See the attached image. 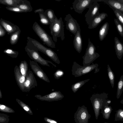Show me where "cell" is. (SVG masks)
<instances>
[{"mask_svg":"<svg viewBox=\"0 0 123 123\" xmlns=\"http://www.w3.org/2000/svg\"><path fill=\"white\" fill-rule=\"evenodd\" d=\"M3 52L11 57L14 58H17L19 54L18 51L10 48L6 49L4 50Z\"/></svg>","mask_w":123,"mask_h":123,"instance_id":"cell-31","label":"cell"},{"mask_svg":"<svg viewBox=\"0 0 123 123\" xmlns=\"http://www.w3.org/2000/svg\"><path fill=\"white\" fill-rule=\"evenodd\" d=\"M91 115L88 112L87 107L84 105L79 106L74 113V118L76 123H88Z\"/></svg>","mask_w":123,"mask_h":123,"instance_id":"cell-7","label":"cell"},{"mask_svg":"<svg viewBox=\"0 0 123 123\" xmlns=\"http://www.w3.org/2000/svg\"><path fill=\"white\" fill-rule=\"evenodd\" d=\"M117 0L119 2L121 3H123V0Z\"/></svg>","mask_w":123,"mask_h":123,"instance_id":"cell-43","label":"cell"},{"mask_svg":"<svg viewBox=\"0 0 123 123\" xmlns=\"http://www.w3.org/2000/svg\"><path fill=\"white\" fill-rule=\"evenodd\" d=\"M25 50L29 57L34 61L38 62L44 66L50 67L49 63L52 64L55 67L56 66L51 62L45 60L43 58L39 53L38 51L32 49H29L26 47H25Z\"/></svg>","mask_w":123,"mask_h":123,"instance_id":"cell-8","label":"cell"},{"mask_svg":"<svg viewBox=\"0 0 123 123\" xmlns=\"http://www.w3.org/2000/svg\"><path fill=\"white\" fill-rule=\"evenodd\" d=\"M5 108V106L3 105H1L0 107V109H4Z\"/></svg>","mask_w":123,"mask_h":123,"instance_id":"cell-40","label":"cell"},{"mask_svg":"<svg viewBox=\"0 0 123 123\" xmlns=\"http://www.w3.org/2000/svg\"><path fill=\"white\" fill-rule=\"evenodd\" d=\"M21 31L20 29L10 35V42L12 45L16 44L19 39Z\"/></svg>","mask_w":123,"mask_h":123,"instance_id":"cell-26","label":"cell"},{"mask_svg":"<svg viewBox=\"0 0 123 123\" xmlns=\"http://www.w3.org/2000/svg\"><path fill=\"white\" fill-rule=\"evenodd\" d=\"M99 5L97 1L94 2L90 6L89 9L85 15V20L89 25L91 21L99 13Z\"/></svg>","mask_w":123,"mask_h":123,"instance_id":"cell-11","label":"cell"},{"mask_svg":"<svg viewBox=\"0 0 123 123\" xmlns=\"http://www.w3.org/2000/svg\"><path fill=\"white\" fill-rule=\"evenodd\" d=\"M107 71L110 83L112 88H113L114 84L115 75L109 64L107 65Z\"/></svg>","mask_w":123,"mask_h":123,"instance_id":"cell-30","label":"cell"},{"mask_svg":"<svg viewBox=\"0 0 123 123\" xmlns=\"http://www.w3.org/2000/svg\"><path fill=\"white\" fill-rule=\"evenodd\" d=\"M2 92L0 90V98H2Z\"/></svg>","mask_w":123,"mask_h":123,"instance_id":"cell-42","label":"cell"},{"mask_svg":"<svg viewBox=\"0 0 123 123\" xmlns=\"http://www.w3.org/2000/svg\"><path fill=\"white\" fill-rule=\"evenodd\" d=\"M64 71L61 69H58L54 74V76L55 79H58L62 77L64 74Z\"/></svg>","mask_w":123,"mask_h":123,"instance_id":"cell-37","label":"cell"},{"mask_svg":"<svg viewBox=\"0 0 123 123\" xmlns=\"http://www.w3.org/2000/svg\"><path fill=\"white\" fill-rule=\"evenodd\" d=\"M108 95L105 93L93 94L90 98L96 120L100 115V110L101 111L107 103Z\"/></svg>","mask_w":123,"mask_h":123,"instance_id":"cell-2","label":"cell"},{"mask_svg":"<svg viewBox=\"0 0 123 123\" xmlns=\"http://www.w3.org/2000/svg\"><path fill=\"white\" fill-rule=\"evenodd\" d=\"M32 29L36 34L43 43L48 47L55 48V44L52 38L36 22L33 24Z\"/></svg>","mask_w":123,"mask_h":123,"instance_id":"cell-5","label":"cell"},{"mask_svg":"<svg viewBox=\"0 0 123 123\" xmlns=\"http://www.w3.org/2000/svg\"><path fill=\"white\" fill-rule=\"evenodd\" d=\"M50 119H48L47 120V121L48 122H50Z\"/></svg>","mask_w":123,"mask_h":123,"instance_id":"cell-46","label":"cell"},{"mask_svg":"<svg viewBox=\"0 0 123 123\" xmlns=\"http://www.w3.org/2000/svg\"><path fill=\"white\" fill-rule=\"evenodd\" d=\"M6 9L8 10L16 13L25 12L23 10L17 6H8L6 7Z\"/></svg>","mask_w":123,"mask_h":123,"instance_id":"cell-36","label":"cell"},{"mask_svg":"<svg viewBox=\"0 0 123 123\" xmlns=\"http://www.w3.org/2000/svg\"><path fill=\"white\" fill-rule=\"evenodd\" d=\"M108 16L107 13L105 12L99 13L90 22L88 28L93 29L96 28Z\"/></svg>","mask_w":123,"mask_h":123,"instance_id":"cell-17","label":"cell"},{"mask_svg":"<svg viewBox=\"0 0 123 123\" xmlns=\"http://www.w3.org/2000/svg\"><path fill=\"white\" fill-rule=\"evenodd\" d=\"M123 91V75H122L118 82L116 97L117 99L119 98Z\"/></svg>","mask_w":123,"mask_h":123,"instance_id":"cell-28","label":"cell"},{"mask_svg":"<svg viewBox=\"0 0 123 123\" xmlns=\"http://www.w3.org/2000/svg\"><path fill=\"white\" fill-rule=\"evenodd\" d=\"M30 65L34 73L38 78L46 82L50 83V80L46 74L37 62L30 60Z\"/></svg>","mask_w":123,"mask_h":123,"instance_id":"cell-12","label":"cell"},{"mask_svg":"<svg viewBox=\"0 0 123 123\" xmlns=\"http://www.w3.org/2000/svg\"><path fill=\"white\" fill-rule=\"evenodd\" d=\"M111 102V101L110 100H107V103L109 104Z\"/></svg>","mask_w":123,"mask_h":123,"instance_id":"cell-44","label":"cell"},{"mask_svg":"<svg viewBox=\"0 0 123 123\" xmlns=\"http://www.w3.org/2000/svg\"><path fill=\"white\" fill-rule=\"evenodd\" d=\"M114 22L117 31L120 35L123 37V25L117 18L114 19Z\"/></svg>","mask_w":123,"mask_h":123,"instance_id":"cell-32","label":"cell"},{"mask_svg":"<svg viewBox=\"0 0 123 123\" xmlns=\"http://www.w3.org/2000/svg\"><path fill=\"white\" fill-rule=\"evenodd\" d=\"M98 0H75L73 3V8L75 11L79 14H82L86 8H89L95 2Z\"/></svg>","mask_w":123,"mask_h":123,"instance_id":"cell-9","label":"cell"},{"mask_svg":"<svg viewBox=\"0 0 123 123\" xmlns=\"http://www.w3.org/2000/svg\"><path fill=\"white\" fill-rule=\"evenodd\" d=\"M64 25L62 17L59 19L56 17L53 22L50 25V33L53 41L57 42V38L60 37L62 41L65 39Z\"/></svg>","mask_w":123,"mask_h":123,"instance_id":"cell-3","label":"cell"},{"mask_svg":"<svg viewBox=\"0 0 123 123\" xmlns=\"http://www.w3.org/2000/svg\"><path fill=\"white\" fill-rule=\"evenodd\" d=\"M37 86V81L33 73L31 71H28L25 76L24 92H29L32 88Z\"/></svg>","mask_w":123,"mask_h":123,"instance_id":"cell-13","label":"cell"},{"mask_svg":"<svg viewBox=\"0 0 123 123\" xmlns=\"http://www.w3.org/2000/svg\"><path fill=\"white\" fill-rule=\"evenodd\" d=\"M0 25L5 30L8 34L11 35L16 31L20 30L19 27L10 22L1 18Z\"/></svg>","mask_w":123,"mask_h":123,"instance_id":"cell-15","label":"cell"},{"mask_svg":"<svg viewBox=\"0 0 123 123\" xmlns=\"http://www.w3.org/2000/svg\"><path fill=\"white\" fill-rule=\"evenodd\" d=\"M117 18V19L123 25V14L120 11L113 8H111Z\"/></svg>","mask_w":123,"mask_h":123,"instance_id":"cell-35","label":"cell"},{"mask_svg":"<svg viewBox=\"0 0 123 123\" xmlns=\"http://www.w3.org/2000/svg\"><path fill=\"white\" fill-rule=\"evenodd\" d=\"M16 6L24 11L25 12H31L32 10L30 1L26 0H22V2Z\"/></svg>","mask_w":123,"mask_h":123,"instance_id":"cell-23","label":"cell"},{"mask_svg":"<svg viewBox=\"0 0 123 123\" xmlns=\"http://www.w3.org/2000/svg\"><path fill=\"white\" fill-rule=\"evenodd\" d=\"M18 67L22 74L25 77L28 71V65L27 62L25 60L21 61Z\"/></svg>","mask_w":123,"mask_h":123,"instance_id":"cell-25","label":"cell"},{"mask_svg":"<svg viewBox=\"0 0 123 123\" xmlns=\"http://www.w3.org/2000/svg\"><path fill=\"white\" fill-rule=\"evenodd\" d=\"M74 47L76 50L80 53L82 50V40L80 34V31H78L74 36L73 40Z\"/></svg>","mask_w":123,"mask_h":123,"instance_id":"cell-18","label":"cell"},{"mask_svg":"<svg viewBox=\"0 0 123 123\" xmlns=\"http://www.w3.org/2000/svg\"><path fill=\"white\" fill-rule=\"evenodd\" d=\"M25 47L30 49L39 51L45 54L55 62L58 64L60 63L57 55L54 51L45 47L35 39L27 37Z\"/></svg>","mask_w":123,"mask_h":123,"instance_id":"cell-1","label":"cell"},{"mask_svg":"<svg viewBox=\"0 0 123 123\" xmlns=\"http://www.w3.org/2000/svg\"><path fill=\"white\" fill-rule=\"evenodd\" d=\"M40 17L39 21L42 24L47 25H50L51 23L43 13H38Z\"/></svg>","mask_w":123,"mask_h":123,"instance_id":"cell-33","label":"cell"},{"mask_svg":"<svg viewBox=\"0 0 123 123\" xmlns=\"http://www.w3.org/2000/svg\"><path fill=\"white\" fill-rule=\"evenodd\" d=\"M103 2L111 8H113L120 11L123 14V3L117 0H104Z\"/></svg>","mask_w":123,"mask_h":123,"instance_id":"cell-20","label":"cell"},{"mask_svg":"<svg viewBox=\"0 0 123 123\" xmlns=\"http://www.w3.org/2000/svg\"><path fill=\"white\" fill-rule=\"evenodd\" d=\"M6 31L0 25V37H2L5 36Z\"/></svg>","mask_w":123,"mask_h":123,"instance_id":"cell-38","label":"cell"},{"mask_svg":"<svg viewBox=\"0 0 123 123\" xmlns=\"http://www.w3.org/2000/svg\"><path fill=\"white\" fill-rule=\"evenodd\" d=\"M120 103L121 104H123V98L122 99Z\"/></svg>","mask_w":123,"mask_h":123,"instance_id":"cell-45","label":"cell"},{"mask_svg":"<svg viewBox=\"0 0 123 123\" xmlns=\"http://www.w3.org/2000/svg\"><path fill=\"white\" fill-rule=\"evenodd\" d=\"M113 110L111 106L109 104L106 103L101 111L103 117L105 119L108 120L109 119L111 114Z\"/></svg>","mask_w":123,"mask_h":123,"instance_id":"cell-22","label":"cell"},{"mask_svg":"<svg viewBox=\"0 0 123 123\" xmlns=\"http://www.w3.org/2000/svg\"><path fill=\"white\" fill-rule=\"evenodd\" d=\"M44 14L51 23L53 22L56 17L54 11L51 9H48L44 11Z\"/></svg>","mask_w":123,"mask_h":123,"instance_id":"cell-29","label":"cell"},{"mask_svg":"<svg viewBox=\"0 0 123 123\" xmlns=\"http://www.w3.org/2000/svg\"><path fill=\"white\" fill-rule=\"evenodd\" d=\"M15 78L18 86L23 92H24V83L25 77L21 73L18 66L16 65L14 69Z\"/></svg>","mask_w":123,"mask_h":123,"instance_id":"cell-16","label":"cell"},{"mask_svg":"<svg viewBox=\"0 0 123 123\" xmlns=\"http://www.w3.org/2000/svg\"><path fill=\"white\" fill-rule=\"evenodd\" d=\"M44 10L43 9L39 8L36 9L34 11V12L35 13H43L44 12Z\"/></svg>","mask_w":123,"mask_h":123,"instance_id":"cell-39","label":"cell"},{"mask_svg":"<svg viewBox=\"0 0 123 123\" xmlns=\"http://www.w3.org/2000/svg\"><path fill=\"white\" fill-rule=\"evenodd\" d=\"M104 123H109L106 122H104Z\"/></svg>","mask_w":123,"mask_h":123,"instance_id":"cell-47","label":"cell"},{"mask_svg":"<svg viewBox=\"0 0 123 123\" xmlns=\"http://www.w3.org/2000/svg\"><path fill=\"white\" fill-rule=\"evenodd\" d=\"M96 49L95 46L89 38L87 47L84 55L82 56L83 66L90 65L99 56V55L95 52Z\"/></svg>","mask_w":123,"mask_h":123,"instance_id":"cell-6","label":"cell"},{"mask_svg":"<svg viewBox=\"0 0 123 123\" xmlns=\"http://www.w3.org/2000/svg\"><path fill=\"white\" fill-rule=\"evenodd\" d=\"M67 29L75 35L78 31H80V27L77 21L70 14L66 15L64 18Z\"/></svg>","mask_w":123,"mask_h":123,"instance_id":"cell-10","label":"cell"},{"mask_svg":"<svg viewBox=\"0 0 123 123\" xmlns=\"http://www.w3.org/2000/svg\"><path fill=\"white\" fill-rule=\"evenodd\" d=\"M22 2V0H0V3L8 6H16Z\"/></svg>","mask_w":123,"mask_h":123,"instance_id":"cell-24","label":"cell"},{"mask_svg":"<svg viewBox=\"0 0 123 123\" xmlns=\"http://www.w3.org/2000/svg\"><path fill=\"white\" fill-rule=\"evenodd\" d=\"M115 49L116 55L119 60H121L123 55V44L118 38L115 37L114 38Z\"/></svg>","mask_w":123,"mask_h":123,"instance_id":"cell-19","label":"cell"},{"mask_svg":"<svg viewBox=\"0 0 123 123\" xmlns=\"http://www.w3.org/2000/svg\"><path fill=\"white\" fill-rule=\"evenodd\" d=\"M114 121H123V110L119 109L116 112Z\"/></svg>","mask_w":123,"mask_h":123,"instance_id":"cell-34","label":"cell"},{"mask_svg":"<svg viewBox=\"0 0 123 123\" xmlns=\"http://www.w3.org/2000/svg\"><path fill=\"white\" fill-rule=\"evenodd\" d=\"M24 109L26 111H28L29 110V108L26 106H25L24 107Z\"/></svg>","mask_w":123,"mask_h":123,"instance_id":"cell-41","label":"cell"},{"mask_svg":"<svg viewBox=\"0 0 123 123\" xmlns=\"http://www.w3.org/2000/svg\"><path fill=\"white\" fill-rule=\"evenodd\" d=\"M35 96L39 99L49 101L60 100L64 97V95L59 91L53 92L43 96L40 95H37Z\"/></svg>","mask_w":123,"mask_h":123,"instance_id":"cell-14","label":"cell"},{"mask_svg":"<svg viewBox=\"0 0 123 123\" xmlns=\"http://www.w3.org/2000/svg\"><path fill=\"white\" fill-rule=\"evenodd\" d=\"M90 79L85 80L77 82L71 86V89L74 93H75L86 82H88Z\"/></svg>","mask_w":123,"mask_h":123,"instance_id":"cell-27","label":"cell"},{"mask_svg":"<svg viewBox=\"0 0 123 123\" xmlns=\"http://www.w3.org/2000/svg\"><path fill=\"white\" fill-rule=\"evenodd\" d=\"M109 29V25L106 22L101 27L99 31V37L100 41H103L105 37L108 33Z\"/></svg>","mask_w":123,"mask_h":123,"instance_id":"cell-21","label":"cell"},{"mask_svg":"<svg viewBox=\"0 0 123 123\" xmlns=\"http://www.w3.org/2000/svg\"><path fill=\"white\" fill-rule=\"evenodd\" d=\"M92 63V64L90 65L84 66H81L75 62H74L71 70L72 75L75 77H78L87 74L94 69V73L98 72L99 69L98 68V64Z\"/></svg>","mask_w":123,"mask_h":123,"instance_id":"cell-4","label":"cell"}]
</instances>
